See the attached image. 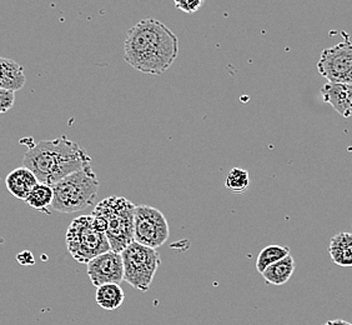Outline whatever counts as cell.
Wrapping results in <instances>:
<instances>
[{"mask_svg":"<svg viewBox=\"0 0 352 325\" xmlns=\"http://www.w3.org/2000/svg\"><path fill=\"white\" fill-rule=\"evenodd\" d=\"M318 70L329 83L352 84V43L346 39L322 50Z\"/></svg>","mask_w":352,"mask_h":325,"instance_id":"ba28073f","label":"cell"},{"mask_svg":"<svg viewBox=\"0 0 352 325\" xmlns=\"http://www.w3.org/2000/svg\"><path fill=\"white\" fill-rule=\"evenodd\" d=\"M0 88L12 90V92H18L24 88L25 85V74H24V68L19 63L1 58L0 59Z\"/></svg>","mask_w":352,"mask_h":325,"instance_id":"4fadbf2b","label":"cell"},{"mask_svg":"<svg viewBox=\"0 0 352 325\" xmlns=\"http://www.w3.org/2000/svg\"><path fill=\"white\" fill-rule=\"evenodd\" d=\"M135 204L122 197H109L93 210L96 227L107 234L111 251L122 253L135 242Z\"/></svg>","mask_w":352,"mask_h":325,"instance_id":"3957f363","label":"cell"},{"mask_svg":"<svg viewBox=\"0 0 352 325\" xmlns=\"http://www.w3.org/2000/svg\"><path fill=\"white\" fill-rule=\"evenodd\" d=\"M96 303L105 311H116L122 306L125 299V293L120 284H105L96 288Z\"/></svg>","mask_w":352,"mask_h":325,"instance_id":"9a60e30c","label":"cell"},{"mask_svg":"<svg viewBox=\"0 0 352 325\" xmlns=\"http://www.w3.org/2000/svg\"><path fill=\"white\" fill-rule=\"evenodd\" d=\"M91 158L80 144L61 136L41 140L28 149L23 165L34 173L39 183L54 185L61 179L90 165Z\"/></svg>","mask_w":352,"mask_h":325,"instance_id":"7a4b0ae2","label":"cell"},{"mask_svg":"<svg viewBox=\"0 0 352 325\" xmlns=\"http://www.w3.org/2000/svg\"><path fill=\"white\" fill-rule=\"evenodd\" d=\"M179 52L175 33L153 18L130 28L124 43V61L142 74H164L174 64Z\"/></svg>","mask_w":352,"mask_h":325,"instance_id":"6da1fadb","label":"cell"},{"mask_svg":"<svg viewBox=\"0 0 352 325\" xmlns=\"http://www.w3.org/2000/svg\"><path fill=\"white\" fill-rule=\"evenodd\" d=\"M87 268L89 279L96 288L105 284H120L124 280L122 253L107 251L90 260Z\"/></svg>","mask_w":352,"mask_h":325,"instance_id":"9c48e42d","label":"cell"},{"mask_svg":"<svg viewBox=\"0 0 352 325\" xmlns=\"http://www.w3.org/2000/svg\"><path fill=\"white\" fill-rule=\"evenodd\" d=\"M124 280L136 291L146 293L153 284L162 259L156 249L133 242L122 251Z\"/></svg>","mask_w":352,"mask_h":325,"instance_id":"8992f818","label":"cell"},{"mask_svg":"<svg viewBox=\"0 0 352 325\" xmlns=\"http://www.w3.org/2000/svg\"><path fill=\"white\" fill-rule=\"evenodd\" d=\"M329 254L335 265L342 268L352 266V234L347 231H340L333 235L329 247Z\"/></svg>","mask_w":352,"mask_h":325,"instance_id":"7c38bea8","label":"cell"},{"mask_svg":"<svg viewBox=\"0 0 352 325\" xmlns=\"http://www.w3.org/2000/svg\"><path fill=\"white\" fill-rule=\"evenodd\" d=\"M322 101L331 105L340 116L344 118L352 116V84L344 83H327L321 90Z\"/></svg>","mask_w":352,"mask_h":325,"instance_id":"30bf717a","label":"cell"},{"mask_svg":"<svg viewBox=\"0 0 352 325\" xmlns=\"http://www.w3.org/2000/svg\"><path fill=\"white\" fill-rule=\"evenodd\" d=\"M206 0H174L176 9L186 14H195L203 8Z\"/></svg>","mask_w":352,"mask_h":325,"instance_id":"d6986e66","label":"cell"},{"mask_svg":"<svg viewBox=\"0 0 352 325\" xmlns=\"http://www.w3.org/2000/svg\"><path fill=\"white\" fill-rule=\"evenodd\" d=\"M6 184L7 189L13 197L21 200H27L30 193L39 184V180L29 168L21 167L8 174Z\"/></svg>","mask_w":352,"mask_h":325,"instance_id":"8fae6325","label":"cell"},{"mask_svg":"<svg viewBox=\"0 0 352 325\" xmlns=\"http://www.w3.org/2000/svg\"><path fill=\"white\" fill-rule=\"evenodd\" d=\"M15 103V92L0 88V112L6 114L10 109H13Z\"/></svg>","mask_w":352,"mask_h":325,"instance_id":"ffe728a7","label":"cell"},{"mask_svg":"<svg viewBox=\"0 0 352 325\" xmlns=\"http://www.w3.org/2000/svg\"><path fill=\"white\" fill-rule=\"evenodd\" d=\"M54 202L53 209L64 214L78 213L94 205L98 198L99 180L93 168L88 165L61 179L53 185Z\"/></svg>","mask_w":352,"mask_h":325,"instance_id":"277c9868","label":"cell"},{"mask_svg":"<svg viewBox=\"0 0 352 325\" xmlns=\"http://www.w3.org/2000/svg\"><path fill=\"white\" fill-rule=\"evenodd\" d=\"M324 325H352L351 323L342 320V319H335V320H329Z\"/></svg>","mask_w":352,"mask_h":325,"instance_id":"7402d4cb","label":"cell"},{"mask_svg":"<svg viewBox=\"0 0 352 325\" xmlns=\"http://www.w3.org/2000/svg\"><path fill=\"white\" fill-rule=\"evenodd\" d=\"M67 247L70 255L80 264L111 251L108 237L100 231L93 216L75 218L67 231Z\"/></svg>","mask_w":352,"mask_h":325,"instance_id":"5b68a950","label":"cell"},{"mask_svg":"<svg viewBox=\"0 0 352 325\" xmlns=\"http://www.w3.org/2000/svg\"><path fill=\"white\" fill-rule=\"evenodd\" d=\"M28 205H30L33 209L41 210L47 214H50L49 208L53 207L54 202V189L52 185L39 183L35 187L30 196L28 197Z\"/></svg>","mask_w":352,"mask_h":325,"instance_id":"2e32d148","label":"cell"},{"mask_svg":"<svg viewBox=\"0 0 352 325\" xmlns=\"http://www.w3.org/2000/svg\"><path fill=\"white\" fill-rule=\"evenodd\" d=\"M169 224L163 213L150 205H136L135 242L157 249L169 239Z\"/></svg>","mask_w":352,"mask_h":325,"instance_id":"52a82bcc","label":"cell"},{"mask_svg":"<svg viewBox=\"0 0 352 325\" xmlns=\"http://www.w3.org/2000/svg\"><path fill=\"white\" fill-rule=\"evenodd\" d=\"M294 271H295V260L290 254L284 259H281L278 263L270 265L261 275L267 284L284 285L292 279Z\"/></svg>","mask_w":352,"mask_h":325,"instance_id":"5bb4252c","label":"cell"},{"mask_svg":"<svg viewBox=\"0 0 352 325\" xmlns=\"http://www.w3.org/2000/svg\"><path fill=\"white\" fill-rule=\"evenodd\" d=\"M290 255V249L284 245H267L258 253L256 259V271L263 274L270 265L275 264L281 259Z\"/></svg>","mask_w":352,"mask_h":325,"instance_id":"e0dca14e","label":"cell"},{"mask_svg":"<svg viewBox=\"0 0 352 325\" xmlns=\"http://www.w3.org/2000/svg\"><path fill=\"white\" fill-rule=\"evenodd\" d=\"M16 260L19 264L23 266H32L35 264V258L33 255V253L29 251H21L18 255H16Z\"/></svg>","mask_w":352,"mask_h":325,"instance_id":"44dd1931","label":"cell"},{"mask_svg":"<svg viewBox=\"0 0 352 325\" xmlns=\"http://www.w3.org/2000/svg\"><path fill=\"white\" fill-rule=\"evenodd\" d=\"M250 187V174L248 170L232 168L226 176L225 188L234 194H241Z\"/></svg>","mask_w":352,"mask_h":325,"instance_id":"ac0fdd59","label":"cell"}]
</instances>
